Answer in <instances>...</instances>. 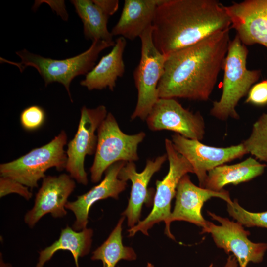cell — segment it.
<instances>
[{"label":"cell","mask_w":267,"mask_h":267,"mask_svg":"<svg viewBox=\"0 0 267 267\" xmlns=\"http://www.w3.org/2000/svg\"><path fill=\"white\" fill-rule=\"evenodd\" d=\"M208 214L221 224L217 225L207 221L201 233L211 234L216 246L227 254L232 253L240 267H246L250 262L258 263L262 261L267 249V243L252 242L248 238L250 232L245 230L237 222L231 221L211 212L208 211Z\"/></svg>","instance_id":"10"},{"label":"cell","mask_w":267,"mask_h":267,"mask_svg":"<svg viewBox=\"0 0 267 267\" xmlns=\"http://www.w3.org/2000/svg\"><path fill=\"white\" fill-rule=\"evenodd\" d=\"M165 147L169 163V171L162 180L156 181V191L151 211L143 220L128 230L129 237L134 236L138 231L148 236V230L155 224L162 221L165 223L171 214V203L176 195L180 179L189 173H194L191 164L175 150L171 140L165 139Z\"/></svg>","instance_id":"8"},{"label":"cell","mask_w":267,"mask_h":267,"mask_svg":"<svg viewBox=\"0 0 267 267\" xmlns=\"http://www.w3.org/2000/svg\"><path fill=\"white\" fill-rule=\"evenodd\" d=\"M11 193L17 194L27 200H29L32 197V193L27 186L12 178L0 176V198Z\"/></svg>","instance_id":"27"},{"label":"cell","mask_w":267,"mask_h":267,"mask_svg":"<svg viewBox=\"0 0 267 267\" xmlns=\"http://www.w3.org/2000/svg\"><path fill=\"white\" fill-rule=\"evenodd\" d=\"M67 136L62 130L51 141L12 161L1 164L0 176L12 178L28 188L37 187L38 181L52 167L65 169L67 156L64 149Z\"/></svg>","instance_id":"5"},{"label":"cell","mask_w":267,"mask_h":267,"mask_svg":"<svg viewBox=\"0 0 267 267\" xmlns=\"http://www.w3.org/2000/svg\"><path fill=\"white\" fill-rule=\"evenodd\" d=\"M152 37L164 55L231 29L224 5L216 0H164L156 10Z\"/></svg>","instance_id":"2"},{"label":"cell","mask_w":267,"mask_h":267,"mask_svg":"<svg viewBox=\"0 0 267 267\" xmlns=\"http://www.w3.org/2000/svg\"><path fill=\"white\" fill-rule=\"evenodd\" d=\"M176 202L174 210L165 222V233L168 237L175 239L170 226L171 222L182 221L204 227L206 223L202 215L204 203L212 197L220 198L230 203L232 200L228 191L223 189L217 191L197 186L186 174L180 179L177 187Z\"/></svg>","instance_id":"13"},{"label":"cell","mask_w":267,"mask_h":267,"mask_svg":"<svg viewBox=\"0 0 267 267\" xmlns=\"http://www.w3.org/2000/svg\"><path fill=\"white\" fill-rule=\"evenodd\" d=\"M45 118L44 109L35 105L25 108L20 116L21 125L27 131H34L40 129L44 125Z\"/></svg>","instance_id":"26"},{"label":"cell","mask_w":267,"mask_h":267,"mask_svg":"<svg viewBox=\"0 0 267 267\" xmlns=\"http://www.w3.org/2000/svg\"><path fill=\"white\" fill-rule=\"evenodd\" d=\"M248 93L246 103L257 106L267 104V78L253 86Z\"/></svg>","instance_id":"28"},{"label":"cell","mask_w":267,"mask_h":267,"mask_svg":"<svg viewBox=\"0 0 267 267\" xmlns=\"http://www.w3.org/2000/svg\"><path fill=\"white\" fill-rule=\"evenodd\" d=\"M148 128L153 131L168 130L190 139L201 141L205 122L199 112L184 108L174 98H159L147 116Z\"/></svg>","instance_id":"12"},{"label":"cell","mask_w":267,"mask_h":267,"mask_svg":"<svg viewBox=\"0 0 267 267\" xmlns=\"http://www.w3.org/2000/svg\"><path fill=\"white\" fill-rule=\"evenodd\" d=\"M248 50L236 34L230 40L224 61L222 94L213 102L210 114L221 120L239 118L236 107L259 79L260 70H249L246 66Z\"/></svg>","instance_id":"3"},{"label":"cell","mask_w":267,"mask_h":267,"mask_svg":"<svg viewBox=\"0 0 267 267\" xmlns=\"http://www.w3.org/2000/svg\"><path fill=\"white\" fill-rule=\"evenodd\" d=\"M125 218L123 216L120 219L107 239L92 252L91 260H101L103 267H115L122 259L133 261L136 259L134 250L122 243V224Z\"/></svg>","instance_id":"23"},{"label":"cell","mask_w":267,"mask_h":267,"mask_svg":"<svg viewBox=\"0 0 267 267\" xmlns=\"http://www.w3.org/2000/svg\"><path fill=\"white\" fill-rule=\"evenodd\" d=\"M175 150L184 157L192 166L199 181L204 188L209 171L247 154L243 144L227 147H216L202 143L200 141L187 138L175 133L171 136Z\"/></svg>","instance_id":"11"},{"label":"cell","mask_w":267,"mask_h":267,"mask_svg":"<svg viewBox=\"0 0 267 267\" xmlns=\"http://www.w3.org/2000/svg\"><path fill=\"white\" fill-rule=\"evenodd\" d=\"M230 30L216 32L166 55L164 73L158 86L159 98L208 100L223 69Z\"/></svg>","instance_id":"1"},{"label":"cell","mask_w":267,"mask_h":267,"mask_svg":"<svg viewBox=\"0 0 267 267\" xmlns=\"http://www.w3.org/2000/svg\"><path fill=\"white\" fill-rule=\"evenodd\" d=\"M238 263L236 258L233 255L229 256L224 267H238Z\"/></svg>","instance_id":"30"},{"label":"cell","mask_w":267,"mask_h":267,"mask_svg":"<svg viewBox=\"0 0 267 267\" xmlns=\"http://www.w3.org/2000/svg\"><path fill=\"white\" fill-rule=\"evenodd\" d=\"M71 2L83 24L85 37L112 43L113 36L107 28L109 16L93 0H73Z\"/></svg>","instance_id":"22"},{"label":"cell","mask_w":267,"mask_h":267,"mask_svg":"<svg viewBox=\"0 0 267 267\" xmlns=\"http://www.w3.org/2000/svg\"><path fill=\"white\" fill-rule=\"evenodd\" d=\"M115 44V41L110 43L95 40L85 51L60 60L44 57L23 49L16 52L21 59L20 62L11 61L0 57V62L14 65L21 72L28 66L35 68L44 79L45 86L54 82L62 84L73 102L70 90L72 80L78 76L86 75L91 70L101 52L113 46Z\"/></svg>","instance_id":"4"},{"label":"cell","mask_w":267,"mask_h":267,"mask_svg":"<svg viewBox=\"0 0 267 267\" xmlns=\"http://www.w3.org/2000/svg\"><path fill=\"white\" fill-rule=\"evenodd\" d=\"M126 163L119 161L111 165L105 172V177L99 184L77 196L75 201H68L65 208L71 211L76 218L72 225L74 230L79 231L87 228L90 208L96 202L108 198L117 199L126 189L127 181L118 178L120 170Z\"/></svg>","instance_id":"16"},{"label":"cell","mask_w":267,"mask_h":267,"mask_svg":"<svg viewBox=\"0 0 267 267\" xmlns=\"http://www.w3.org/2000/svg\"><path fill=\"white\" fill-rule=\"evenodd\" d=\"M126 44L125 38H118L111 51L102 56L98 63L85 75L80 85L89 90L108 88L113 91L118 78L122 77L125 71L123 53Z\"/></svg>","instance_id":"19"},{"label":"cell","mask_w":267,"mask_h":267,"mask_svg":"<svg viewBox=\"0 0 267 267\" xmlns=\"http://www.w3.org/2000/svg\"><path fill=\"white\" fill-rule=\"evenodd\" d=\"M224 8L245 45L260 44L267 48V0L233 2Z\"/></svg>","instance_id":"15"},{"label":"cell","mask_w":267,"mask_h":267,"mask_svg":"<svg viewBox=\"0 0 267 267\" xmlns=\"http://www.w3.org/2000/svg\"><path fill=\"white\" fill-rule=\"evenodd\" d=\"M97 132V146L90 168L91 179L93 183L99 182L104 172L114 163L138 161V147L146 136L144 132L134 134L124 133L111 112L108 113Z\"/></svg>","instance_id":"6"},{"label":"cell","mask_w":267,"mask_h":267,"mask_svg":"<svg viewBox=\"0 0 267 267\" xmlns=\"http://www.w3.org/2000/svg\"><path fill=\"white\" fill-rule=\"evenodd\" d=\"M93 0L109 17L113 15L119 8V1L118 0Z\"/></svg>","instance_id":"29"},{"label":"cell","mask_w":267,"mask_h":267,"mask_svg":"<svg viewBox=\"0 0 267 267\" xmlns=\"http://www.w3.org/2000/svg\"><path fill=\"white\" fill-rule=\"evenodd\" d=\"M227 211L242 225L246 227H260L267 229V211L263 212H251L242 208L237 200L227 203Z\"/></svg>","instance_id":"25"},{"label":"cell","mask_w":267,"mask_h":267,"mask_svg":"<svg viewBox=\"0 0 267 267\" xmlns=\"http://www.w3.org/2000/svg\"><path fill=\"white\" fill-rule=\"evenodd\" d=\"M153 265L150 263H148L146 267H153Z\"/></svg>","instance_id":"31"},{"label":"cell","mask_w":267,"mask_h":267,"mask_svg":"<svg viewBox=\"0 0 267 267\" xmlns=\"http://www.w3.org/2000/svg\"><path fill=\"white\" fill-rule=\"evenodd\" d=\"M242 144L247 154L267 163V114H263L253 124L251 134Z\"/></svg>","instance_id":"24"},{"label":"cell","mask_w":267,"mask_h":267,"mask_svg":"<svg viewBox=\"0 0 267 267\" xmlns=\"http://www.w3.org/2000/svg\"><path fill=\"white\" fill-rule=\"evenodd\" d=\"M164 154L154 159H148L143 170L137 172L134 162H126L120 170L118 178L132 182V187L128 204L122 215L127 218L128 226L134 227L139 222L142 207L149 195L148 185L153 175L161 168L167 159Z\"/></svg>","instance_id":"17"},{"label":"cell","mask_w":267,"mask_h":267,"mask_svg":"<svg viewBox=\"0 0 267 267\" xmlns=\"http://www.w3.org/2000/svg\"><path fill=\"white\" fill-rule=\"evenodd\" d=\"M164 0H125L120 17L111 32L134 40L152 26L158 6Z\"/></svg>","instance_id":"18"},{"label":"cell","mask_w":267,"mask_h":267,"mask_svg":"<svg viewBox=\"0 0 267 267\" xmlns=\"http://www.w3.org/2000/svg\"><path fill=\"white\" fill-rule=\"evenodd\" d=\"M153 26L148 28L140 36L141 48L140 59L134 72L137 90V100L131 118L146 119L159 99L158 86L162 78L166 55L155 46L153 42Z\"/></svg>","instance_id":"7"},{"label":"cell","mask_w":267,"mask_h":267,"mask_svg":"<svg viewBox=\"0 0 267 267\" xmlns=\"http://www.w3.org/2000/svg\"><path fill=\"white\" fill-rule=\"evenodd\" d=\"M93 231L86 228L76 231L69 226L62 229L58 240L39 252L35 267H44L55 253L59 250H67L72 254L77 267L78 259L87 255L90 251Z\"/></svg>","instance_id":"21"},{"label":"cell","mask_w":267,"mask_h":267,"mask_svg":"<svg viewBox=\"0 0 267 267\" xmlns=\"http://www.w3.org/2000/svg\"><path fill=\"white\" fill-rule=\"evenodd\" d=\"M75 187V180L67 174L45 176L36 194L33 207L24 216L25 222L32 228L47 214L54 218L65 216V205Z\"/></svg>","instance_id":"14"},{"label":"cell","mask_w":267,"mask_h":267,"mask_svg":"<svg viewBox=\"0 0 267 267\" xmlns=\"http://www.w3.org/2000/svg\"><path fill=\"white\" fill-rule=\"evenodd\" d=\"M107 114L106 107L103 105L95 108L83 106L77 132L67 145L65 170L72 178L84 185L88 182L84 167L85 157L95 153L97 143L95 132Z\"/></svg>","instance_id":"9"},{"label":"cell","mask_w":267,"mask_h":267,"mask_svg":"<svg viewBox=\"0 0 267 267\" xmlns=\"http://www.w3.org/2000/svg\"><path fill=\"white\" fill-rule=\"evenodd\" d=\"M266 165L249 157L239 163L219 166L209 171L204 188L219 191L229 184L237 185L261 175Z\"/></svg>","instance_id":"20"}]
</instances>
